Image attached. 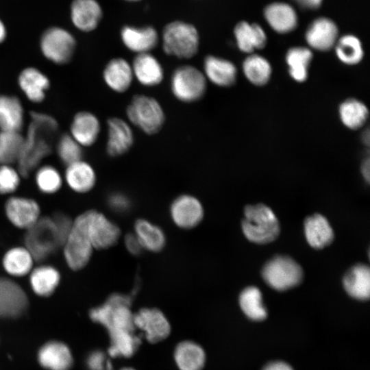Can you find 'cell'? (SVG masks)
I'll return each instance as SVG.
<instances>
[{
  "mask_svg": "<svg viewBox=\"0 0 370 370\" xmlns=\"http://www.w3.org/2000/svg\"><path fill=\"white\" fill-rule=\"evenodd\" d=\"M71 16L77 28L84 32H90L99 25L102 17V10L96 0H73Z\"/></svg>",
  "mask_w": 370,
  "mask_h": 370,
  "instance_id": "22",
  "label": "cell"
},
{
  "mask_svg": "<svg viewBox=\"0 0 370 370\" xmlns=\"http://www.w3.org/2000/svg\"><path fill=\"white\" fill-rule=\"evenodd\" d=\"M121 38L124 45L137 54L149 53L156 47L159 40L157 31L151 26H125L121 29Z\"/></svg>",
  "mask_w": 370,
  "mask_h": 370,
  "instance_id": "19",
  "label": "cell"
},
{
  "mask_svg": "<svg viewBox=\"0 0 370 370\" xmlns=\"http://www.w3.org/2000/svg\"><path fill=\"white\" fill-rule=\"evenodd\" d=\"M104 354L99 351L91 352L87 357L86 365L90 370H103Z\"/></svg>",
  "mask_w": 370,
  "mask_h": 370,
  "instance_id": "46",
  "label": "cell"
},
{
  "mask_svg": "<svg viewBox=\"0 0 370 370\" xmlns=\"http://www.w3.org/2000/svg\"><path fill=\"white\" fill-rule=\"evenodd\" d=\"M74 221L82 228L94 249H106L114 246L121 236L119 226L97 210H88Z\"/></svg>",
  "mask_w": 370,
  "mask_h": 370,
  "instance_id": "6",
  "label": "cell"
},
{
  "mask_svg": "<svg viewBox=\"0 0 370 370\" xmlns=\"http://www.w3.org/2000/svg\"><path fill=\"white\" fill-rule=\"evenodd\" d=\"M6 36L5 28L3 23L0 21V42H2Z\"/></svg>",
  "mask_w": 370,
  "mask_h": 370,
  "instance_id": "51",
  "label": "cell"
},
{
  "mask_svg": "<svg viewBox=\"0 0 370 370\" xmlns=\"http://www.w3.org/2000/svg\"><path fill=\"white\" fill-rule=\"evenodd\" d=\"M134 325L145 333L151 343L166 338L171 333V325L164 314L156 308H144L134 314Z\"/></svg>",
  "mask_w": 370,
  "mask_h": 370,
  "instance_id": "11",
  "label": "cell"
},
{
  "mask_svg": "<svg viewBox=\"0 0 370 370\" xmlns=\"http://www.w3.org/2000/svg\"><path fill=\"white\" fill-rule=\"evenodd\" d=\"M103 78L112 91L123 93L132 84L134 74L132 65L124 58H112L104 67Z\"/></svg>",
  "mask_w": 370,
  "mask_h": 370,
  "instance_id": "20",
  "label": "cell"
},
{
  "mask_svg": "<svg viewBox=\"0 0 370 370\" xmlns=\"http://www.w3.org/2000/svg\"><path fill=\"white\" fill-rule=\"evenodd\" d=\"M57 151L61 160L67 166L82 160V146L71 136L62 135L57 143Z\"/></svg>",
  "mask_w": 370,
  "mask_h": 370,
  "instance_id": "42",
  "label": "cell"
},
{
  "mask_svg": "<svg viewBox=\"0 0 370 370\" xmlns=\"http://www.w3.org/2000/svg\"><path fill=\"white\" fill-rule=\"evenodd\" d=\"M40 47L44 56L56 64L69 62L74 53L75 40L65 29L51 27L42 34Z\"/></svg>",
  "mask_w": 370,
  "mask_h": 370,
  "instance_id": "9",
  "label": "cell"
},
{
  "mask_svg": "<svg viewBox=\"0 0 370 370\" xmlns=\"http://www.w3.org/2000/svg\"><path fill=\"white\" fill-rule=\"evenodd\" d=\"M301 6L308 9H316L319 8L323 0H295Z\"/></svg>",
  "mask_w": 370,
  "mask_h": 370,
  "instance_id": "49",
  "label": "cell"
},
{
  "mask_svg": "<svg viewBox=\"0 0 370 370\" xmlns=\"http://www.w3.org/2000/svg\"><path fill=\"white\" fill-rule=\"evenodd\" d=\"M263 370H293L292 367L284 362H273L267 365Z\"/></svg>",
  "mask_w": 370,
  "mask_h": 370,
  "instance_id": "48",
  "label": "cell"
},
{
  "mask_svg": "<svg viewBox=\"0 0 370 370\" xmlns=\"http://www.w3.org/2000/svg\"><path fill=\"white\" fill-rule=\"evenodd\" d=\"M20 174L10 165H0V194L14 192L20 183Z\"/></svg>",
  "mask_w": 370,
  "mask_h": 370,
  "instance_id": "43",
  "label": "cell"
},
{
  "mask_svg": "<svg viewBox=\"0 0 370 370\" xmlns=\"http://www.w3.org/2000/svg\"><path fill=\"white\" fill-rule=\"evenodd\" d=\"M96 174L93 168L87 162L79 160L67 166L65 180L74 191L84 193L95 185Z\"/></svg>",
  "mask_w": 370,
  "mask_h": 370,
  "instance_id": "29",
  "label": "cell"
},
{
  "mask_svg": "<svg viewBox=\"0 0 370 370\" xmlns=\"http://www.w3.org/2000/svg\"><path fill=\"white\" fill-rule=\"evenodd\" d=\"M120 370H136L133 368H131V367H123L122 369H121Z\"/></svg>",
  "mask_w": 370,
  "mask_h": 370,
  "instance_id": "53",
  "label": "cell"
},
{
  "mask_svg": "<svg viewBox=\"0 0 370 370\" xmlns=\"http://www.w3.org/2000/svg\"><path fill=\"white\" fill-rule=\"evenodd\" d=\"M243 71L246 78L254 85L263 86L270 79L271 66L264 57L251 54L243 63Z\"/></svg>",
  "mask_w": 370,
  "mask_h": 370,
  "instance_id": "37",
  "label": "cell"
},
{
  "mask_svg": "<svg viewBox=\"0 0 370 370\" xmlns=\"http://www.w3.org/2000/svg\"><path fill=\"white\" fill-rule=\"evenodd\" d=\"M173 358L180 370H202L206 360L202 347L192 341L180 342L175 347Z\"/></svg>",
  "mask_w": 370,
  "mask_h": 370,
  "instance_id": "24",
  "label": "cell"
},
{
  "mask_svg": "<svg viewBox=\"0 0 370 370\" xmlns=\"http://www.w3.org/2000/svg\"><path fill=\"white\" fill-rule=\"evenodd\" d=\"M129 121L148 135L159 132L165 122V114L159 101L146 95H136L126 108Z\"/></svg>",
  "mask_w": 370,
  "mask_h": 370,
  "instance_id": "3",
  "label": "cell"
},
{
  "mask_svg": "<svg viewBox=\"0 0 370 370\" xmlns=\"http://www.w3.org/2000/svg\"><path fill=\"white\" fill-rule=\"evenodd\" d=\"M244 214L242 230L249 241L266 244L273 241L279 235V221L267 206L262 204L247 205Z\"/></svg>",
  "mask_w": 370,
  "mask_h": 370,
  "instance_id": "2",
  "label": "cell"
},
{
  "mask_svg": "<svg viewBox=\"0 0 370 370\" xmlns=\"http://www.w3.org/2000/svg\"><path fill=\"white\" fill-rule=\"evenodd\" d=\"M362 140H364L365 143L367 145H369V130H367L365 133H364V136L362 138Z\"/></svg>",
  "mask_w": 370,
  "mask_h": 370,
  "instance_id": "52",
  "label": "cell"
},
{
  "mask_svg": "<svg viewBox=\"0 0 370 370\" xmlns=\"http://www.w3.org/2000/svg\"><path fill=\"white\" fill-rule=\"evenodd\" d=\"M264 16L269 25L277 32L285 34L295 29L297 16L294 9L285 3H273L264 10Z\"/></svg>",
  "mask_w": 370,
  "mask_h": 370,
  "instance_id": "27",
  "label": "cell"
},
{
  "mask_svg": "<svg viewBox=\"0 0 370 370\" xmlns=\"http://www.w3.org/2000/svg\"><path fill=\"white\" fill-rule=\"evenodd\" d=\"M23 140L20 132L0 130V165L17 162Z\"/></svg>",
  "mask_w": 370,
  "mask_h": 370,
  "instance_id": "39",
  "label": "cell"
},
{
  "mask_svg": "<svg viewBox=\"0 0 370 370\" xmlns=\"http://www.w3.org/2000/svg\"><path fill=\"white\" fill-rule=\"evenodd\" d=\"M312 58V51L308 48L296 47L287 51L286 62L288 66L289 74L294 80L298 82L306 80Z\"/></svg>",
  "mask_w": 370,
  "mask_h": 370,
  "instance_id": "36",
  "label": "cell"
},
{
  "mask_svg": "<svg viewBox=\"0 0 370 370\" xmlns=\"http://www.w3.org/2000/svg\"><path fill=\"white\" fill-rule=\"evenodd\" d=\"M18 84L27 97L35 103L41 102L45 96V91L49 86L48 78L35 68H27L20 74Z\"/></svg>",
  "mask_w": 370,
  "mask_h": 370,
  "instance_id": "32",
  "label": "cell"
},
{
  "mask_svg": "<svg viewBox=\"0 0 370 370\" xmlns=\"http://www.w3.org/2000/svg\"><path fill=\"white\" fill-rule=\"evenodd\" d=\"M169 214L173 223L184 230L197 226L202 221L204 210L201 201L191 195H182L171 203Z\"/></svg>",
  "mask_w": 370,
  "mask_h": 370,
  "instance_id": "12",
  "label": "cell"
},
{
  "mask_svg": "<svg viewBox=\"0 0 370 370\" xmlns=\"http://www.w3.org/2000/svg\"><path fill=\"white\" fill-rule=\"evenodd\" d=\"M51 217L64 244L72 227L73 221L68 215L62 212H57Z\"/></svg>",
  "mask_w": 370,
  "mask_h": 370,
  "instance_id": "45",
  "label": "cell"
},
{
  "mask_svg": "<svg viewBox=\"0 0 370 370\" xmlns=\"http://www.w3.org/2000/svg\"><path fill=\"white\" fill-rule=\"evenodd\" d=\"M34 259L25 247H14L8 249L2 260L7 273L14 277H23L33 269Z\"/></svg>",
  "mask_w": 370,
  "mask_h": 370,
  "instance_id": "34",
  "label": "cell"
},
{
  "mask_svg": "<svg viewBox=\"0 0 370 370\" xmlns=\"http://www.w3.org/2000/svg\"><path fill=\"white\" fill-rule=\"evenodd\" d=\"M361 172L364 178L367 180V182H369L370 177V162L369 159L367 158L364 160L361 165Z\"/></svg>",
  "mask_w": 370,
  "mask_h": 370,
  "instance_id": "50",
  "label": "cell"
},
{
  "mask_svg": "<svg viewBox=\"0 0 370 370\" xmlns=\"http://www.w3.org/2000/svg\"><path fill=\"white\" fill-rule=\"evenodd\" d=\"M234 32L238 47L243 52L251 53L262 49L267 43L266 34L258 24L241 21L236 25Z\"/></svg>",
  "mask_w": 370,
  "mask_h": 370,
  "instance_id": "30",
  "label": "cell"
},
{
  "mask_svg": "<svg viewBox=\"0 0 370 370\" xmlns=\"http://www.w3.org/2000/svg\"><path fill=\"white\" fill-rule=\"evenodd\" d=\"M134 233L143 250L158 252L166 245V236L162 229L147 219H140L135 222Z\"/></svg>",
  "mask_w": 370,
  "mask_h": 370,
  "instance_id": "31",
  "label": "cell"
},
{
  "mask_svg": "<svg viewBox=\"0 0 370 370\" xmlns=\"http://www.w3.org/2000/svg\"><path fill=\"white\" fill-rule=\"evenodd\" d=\"M239 304L243 312L252 320L261 321L267 317L262 293L256 286H248L243 289L239 296Z\"/></svg>",
  "mask_w": 370,
  "mask_h": 370,
  "instance_id": "38",
  "label": "cell"
},
{
  "mask_svg": "<svg viewBox=\"0 0 370 370\" xmlns=\"http://www.w3.org/2000/svg\"><path fill=\"white\" fill-rule=\"evenodd\" d=\"M26 231L25 247L29 251L35 261L45 260L60 247H62V241L52 217H40Z\"/></svg>",
  "mask_w": 370,
  "mask_h": 370,
  "instance_id": "5",
  "label": "cell"
},
{
  "mask_svg": "<svg viewBox=\"0 0 370 370\" xmlns=\"http://www.w3.org/2000/svg\"><path fill=\"white\" fill-rule=\"evenodd\" d=\"M36 182L42 193L53 194L60 188L62 180L56 169L47 165L40 167L36 171Z\"/></svg>",
  "mask_w": 370,
  "mask_h": 370,
  "instance_id": "41",
  "label": "cell"
},
{
  "mask_svg": "<svg viewBox=\"0 0 370 370\" xmlns=\"http://www.w3.org/2000/svg\"><path fill=\"white\" fill-rule=\"evenodd\" d=\"M29 284L34 293L40 297H49L57 288L60 274L51 265H40L30 271Z\"/></svg>",
  "mask_w": 370,
  "mask_h": 370,
  "instance_id": "28",
  "label": "cell"
},
{
  "mask_svg": "<svg viewBox=\"0 0 370 370\" xmlns=\"http://www.w3.org/2000/svg\"><path fill=\"white\" fill-rule=\"evenodd\" d=\"M108 206L114 212L123 214L129 211L132 202L129 197L121 192L111 193L107 199Z\"/></svg>",
  "mask_w": 370,
  "mask_h": 370,
  "instance_id": "44",
  "label": "cell"
},
{
  "mask_svg": "<svg viewBox=\"0 0 370 370\" xmlns=\"http://www.w3.org/2000/svg\"><path fill=\"white\" fill-rule=\"evenodd\" d=\"M106 151L111 157L126 153L133 146L134 137L132 127L127 121L119 117L108 120Z\"/></svg>",
  "mask_w": 370,
  "mask_h": 370,
  "instance_id": "16",
  "label": "cell"
},
{
  "mask_svg": "<svg viewBox=\"0 0 370 370\" xmlns=\"http://www.w3.org/2000/svg\"><path fill=\"white\" fill-rule=\"evenodd\" d=\"M127 1H139V0H127Z\"/></svg>",
  "mask_w": 370,
  "mask_h": 370,
  "instance_id": "54",
  "label": "cell"
},
{
  "mask_svg": "<svg viewBox=\"0 0 370 370\" xmlns=\"http://www.w3.org/2000/svg\"><path fill=\"white\" fill-rule=\"evenodd\" d=\"M199 46V34L193 25L177 21L164 27L162 49L166 54L190 59L197 54Z\"/></svg>",
  "mask_w": 370,
  "mask_h": 370,
  "instance_id": "4",
  "label": "cell"
},
{
  "mask_svg": "<svg viewBox=\"0 0 370 370\" xmlns=\"http://www.w3.org/2000/svg\"><path fill=\"white\" fill-rule=\"evenodd\" d=\"M343 286L346 292L357 299L365 300L370 295V270L364 264L352 267L343 278Z\"/></svg>",
  "mask_w": 370,
  "mask_h": 370,
  "instance_id": "26",
  "label": "cell"
},
{
  "mask_svg": "<svg viewBox=\"0 0 370 370\" xmlns=\"http://www.w3.org/2000/svg\"><path fill=\"white\" fill-rule=\"evenodd\" d=\"M338 114L343 124L351 130L362 127L369 117V110L365 103L356 99L344 101L339 106Z\"/></svg>",
  "mask_w": 370,
  "mask_h": 370,
  "instance_id": "35",
  "label": "cell"
},
{
  "mask_svg": "<svg viewBox=\"0 0 370 370\" xmlns=\"http://www.w3.org/2000/svg\"><path fill=\"white\" fill-rule=\"evenodd\" d=\"M29 304L28 297L16 282L0 277V318L13 319L22 315Z\"/></svg>",
  "mask_w": 370,
  "mask_h": 370,
  "instance_id": "13",
  "label": "cell"
},
{
  "mask_svg": "<svg viewBox=\"0 0 370 370\" xmlns=\"http://www.w3.org/2000/svg\"><path fill=\"white\" fill-rule=\"evenodd\" d=\"M204 71L206 79L218 86L229 87L236 80L235 65L219 57L212 55L206 56L204 61Z\"/></svg>",
  "mask_w": 370,
  "mask_h": 370,
  "instance_id": "21",
  "label": "cell"
},
{
  "mask_svg": "<svg viewBox=\"0 0 370 370\" xmlns=\"http://www.w3.org/2000/svg\"><path fill=\"white\" fill-rule=\"evenodd\" d=\"M23 125V110L15 97L0 96V130L20 132Z\"/></svg>",
  "mask_w": 370,
  "mask_h": 370,
  "instance_id": "33",
  "label": "cell"
},
{
  "mask_svg": "<svg viewBox=\"0 0 370 370\" xmlns=\"http://www.w3.org/2000/svg\"><path fill=\"white\" fill-rule=\"evenodd\" d=\"M62 247L65 261L74 271L80 270L87 265L94 250L84 231L74 220Z\"/></svg>",
  "mask_w": 370,
  "mask_h": 370,
  "instance_id": "10",
  "label": "cell"
},
{
  "mask_svg": "<svg viewBox=\"0 0 370 370\" xmlns=\"http://www.w3.org/2000/svg\"><path fill=\"white\" fill-rule=\"evenodd\" d=\"M124 245L127 251L132 255H138L143 251L142 245L134 233H129L125 236Z\"/></svg>",
  "mask_w": 370,
  "mask_h": 370,
  "instance_id": "47",
  "label": "cell"
},
{
  "mask_svg": "<svg viewBox=\"0 0 370 370\" xmlns=\"http://www.w3.org/2000/svg\"><path fill=\"white\" fill-rule=\"evenodd\" d=\"M8 220L16 227L27 230L40 217L38 204L34 199L23 197H12L5 204Z\"/></svg>",
  "mask_w": 370,
  "mask_h": 370,
  "instance_id": "14",
  "label": "cell"
},
{
  "mask_svg": "<svg viewBox=\"0 0 370 370\" xmlns=\"http://www.w3.org/2000/svg\"><path fill=\"white\" fill-rule=\"evenodd\" d=\"M338 37L336 24L327 18L314 20L306 32V40L312 48L318 51H328L333 47Z\"/></svg>",
  "mask_w": 370,
  "mask_h": 370,
  "instance_id": "18",
  "label": "cell"
},
{
  "mask_svg": "<svg viewBox=\"0 0 370 370\" xmlns=\"http://www.w3.org/2000/svg\"><path fill=\"white\" fill-rule=\"evenodd\" d=\"M265 282L278 291H285L297 286L303 279L301 266L287 256H275L262 269Z\"/></svg>",
  "mask_w": 370,
  "mask_h": 370,
  "instance_id": "8",
  "label": "cell"
},
{
  "mask_svg": "<svg viewBox=\"0 0 370 370\" xmlns=\"http://www.w3.org/2000/svg\"><path fill=\"white\" fill-rule=\"evenodd\" d=\"M304 232L308 244L314 249L329 245L334 239V232L327 219L314 214L304 221Z\"/></svg>",
  "mask_w": 370,
  "mask_h": 370,
  "instance_id": "25",
  "label": "cell"
},
{
  "mask_svg": "<svg viewBox=\"0 0 370 370\" xmlns=\"http://www.w3.org/2000/svg\"><path fill=\"white\" fill-rule=\"evenodd\" d=\"M100 132L97 117L89 112H79L74 116L71 125V136L82 147L92 145Z\"/></svg>",
  "mask_w": 370,
  "mask_h": 370,
  "instance_id": "23",
  "label": "cell"
},
{
  "mask_svg": "<svg viewBox=\"0 0 370 370\" xmlns=\"http://www.w3.org/2000/svg\"><path fill=\"white\" fill-rule=\"evenodd\" d=\"M338 58L347 65L358 64L363 58L364 51L360 40L353 35H345L335 44Z\"/></svg>",
  "mask_w": 370,
  "mask_h": 370,
  "instance_id": "40",
  "label": "cell"
},
{
  "mask_svg": "<svg viewBox=\"0 0 370 370\" xmlns=\"http://www.w3.org/2000/svg\"><path fill=\"white\" fill-rule=\"evenodd\" d=\"M131 65L134 77L143 86H156L163 81V67L150 53L136 54Z\"/></svg>",
  "mask_w": 370,
  "mask_h": 370,
  "instance_id": "17",
  "label": "cell"
},
{
  "mask_svg": "<svg viewBox=\"0 0 370 370\" xmlns=\"http://www.w3.org/2000/svg\"><path fill=\"white\" fill-rule=\"evenodd\" d=\"M37 360L47 370H70L73 365L71 349L57 340L47 341L39 348Z\"/></svg>",
  "mask_w": 370,
  "mask_h": 370,
  "instance_id": "15",
  "label": "cell"
},
{
  "mask_svg": "<svg viewBox=\"0 0 370 370\" xmlns=\"http://www.w3.org/2000/svg\"><path fill=\"white\" fill-rule=\"evenodd\" d=\"M171 90L173 96L184 103L200 100L207 90V79L199 69L192 65L176 68L171 77Z\"/></svg>",
  "mask_w": 370,
  "mask_h": 370,
  "instance_id": "7",
  "label": "cell"
},
{
  "mask_svg": "<svg viewBox=\"0 0 370 370\" xmlns=\"http://www.w3.org/2000/svg\"><path fill=\"white\" fill-rule=\"evenodd\" d=\"M59 127L51 116L32 112L26 137L17 161L18 171L27 177L53 151Z\"/></svg>",
  "mask_w": 370,
  "mask_h": 370,
  "instance_id": "1",
  "label": "cell"
}]
</instances>
